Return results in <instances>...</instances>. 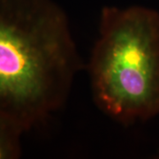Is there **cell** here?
Instances as JSON below:
<instances>
[{
  "instance_id": "6da1fadb",
  "label": "cell",
  "mask_w": 159,
  "mask_h": 159,
  "mask_svg": "<svg viewBox=\"0 0 159 159\" xmlns=\"http://www.w3.org/2000/svg\"><path fill=\"white\" fill-rule=\"evenodd\" d=\"M83 63L54 0H0V114L29 131L64 106Z\"/></svg>"
},
{
  "instance_id": "7a4b0ae2",
  "label": "cell",
  "mask_w": 159,
  "mask_h": 159,
  "mask_svg": "<svg viewBox=\"0 0 159 159\" xmlns=\"http://www.w3.org/2000/svg\"><path fill=\"white\" fill-rule=\"evenodd\" d=\"M88 71L93 100L125 125L159 114V11L142 6L103 7Z\"/></svg>"
},
{
  "instance_id": "3957f363",
  "label": "cell",
  "mask_w": 159,
  "mask_h": 159,
  "mask_svg": "<svg viewBox=\"0 0 159 159\" xmlns=\"http://www.w3.org/2000/svg\"><path fill=\"white\" fill-rule=\"evenodd\" d=\"M25 132L15 121L0 114V159L21 157V138Z\"/></svg>"
}]
</instances>
